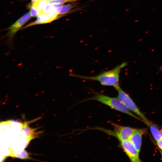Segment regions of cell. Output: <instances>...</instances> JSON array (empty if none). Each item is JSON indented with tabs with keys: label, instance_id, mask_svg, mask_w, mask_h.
<instances>
[{
	"label": "cell",
	"instance_id": "cell-1",
	"mask_svg": "<svg viewBox=\"0 0 162 162\" xmlns=\"http://www.w3.org/2000/svg\"><path fill=\"white\" fill-rule=\"evenodd\" d=\"M127 65L126 62H123L112 69L94 76H83L73 73L70 76L85 80L97 81L102 86H112L116 89L120 87L119 80L121 70Z\"/></svg>",
	"mask_w": 162,
	"mask_h": 162
},
{
	"label": "cell",
	"instance_id": "cell-2",
	"mask_svg": "<svg viewBox=\"0 0 162 162\" xmlns=\"http://www.w3.org/2000/svg\"><path fill=\"white\" fill-rule=\"evenodd\" d=\"M88 100H94L100 102L111 108L129 116L142 122V119L134 114L117 98L109 97L104 94L98 93Z\"/></svg>",
	"mask_w": 162,
	"mask_h": 162
},
{
	"label": "cell",
	"instance_id": "cell-3",
	"mask_svg": "<svg viewBox=\"0 0 162 162\" xmlns=\"http://www.w3.org/2000/svg\"><path fill=\"white\" fill-rule=\"evenodd\" d=\"M118 92V98L131 111L136 114L144 122L148 120L139 110L129 95L120 87L116 89Z\"/></svg>",
	"mask_w": 162,
	"mask_h": 162
},
{
	"label": "cell",
	"instance_id": "cell-4",
	"mask_svg": "<svg viewBox=\"0 0 162 162\" xmlns=\"http://www.w3.org/2000/svg\"><path fill=\"white\" fill-rule=\"evenodd\" d=\"M31 18V15L28 12L21 17L9 28L7 35V40L6 43L10 49H12V40L15 34Z\"/></svg>",
	"mask_w": 162,
	"mask_h": 162
},
{
	"label": "cell",
	"instance_id": "cell-5",
	"mask_svg": "<svg viewBox=\"0 0 162 162\" xmlns=\"http://www.w3.org/2000/svg\"><path fill=\"white\" fill-rule=\"evenodd\" d=\"M111 124L115 131L114 135L120 141L130 140L133 134L137 129L122 126L112 122Z\"/></svg>",
	"mask_w": 162,
	"mask_h": 162
},
{
	"label": "cell",
	"instance_id": "cell-6",
	"mask_svg": "<svg viewBox=\"0 0 162 162\" xmlns=\"http://www.w3.org/2000/svg\"><path fill=\"white\" fill-rule=\"evenodd\" d=\"M120 142L121 146L131 162L141 161L139 157V152L130 140Z\"/></svg>",
	"mask_w": 162,
	"mask_h": 162
},
{
	"label": "cell",
	"instance_id": "cell-7",
	"mask_svg": "<svg viewBox=\"0 0 162 162\" xmlns=\"http://www.w3.org/2000/svg\"><path fill=\"white\" fill-rule=\"evenodd\" d=\"M145 131L144 129H137L130 139L139 152H140L141 146L142 135Z\"/></svg>",
	"mask_w": 162,
	"mask_h": 162
},
{
	"label": "cell",
	"instance_id": "cell-8",
	"mask_svg": "<svg viewBox=\"0 0 162 162\" xmlns=\"http://www.w3.org/2000/svg\"><path fill=\"white\" fill-rule=\"evenodd\" d=\"M144 123L149 127L153 136L156 141L162 139V132L155 125L148 120Z\"/></svg>",
	"mask_w": 162,
	"mask_h": 162
},
{
	"label": "cell",
	"instance_id": "cell-9",
	"mask_svg": "<svg viewBox=\"0 0 162 162\" xmlns=\"http://www.w3.org/2000/svg\"><path fill=\"white\" fill-rule=\"evenodd\" d=\"M51 22L48 14L41 13L38 16L36 21L28 24L24 28L37 24L50 23Z\"/></svg>",
	"mask_w": 162,
	"mask_h": 162
},
{
	"label": "cell",
	"instance_id": "cell-10",
	"mask_svg": "<svg viewBox=\"0 0 162 162\" xmlns=\"http://www.w3.org/2000/svg\"><path fill=\"white\" fill-rule=\"evenodd\" d=\"M76 2H70L65 5L63 6L62 10L58 15L63 14L68 12L73 8L78 6V3Z\"/></svg>",
	"mask_w": 162,
	"mask_h": 162
},
{
	"label": "cell",
	"instance_id": "cell-11",
	"mask_svg": "<svg viewBox=\"0 0 162 162\" xmlns=\"http://www.w3.org/2000/svg\"><path fill=\"white\" fill-rule=\"evenodd\" d=\"M48 3L46 0H37L34 3L32 4L33 6L39 11L40 13L41 12L45 4Z\"/></svg>",
	"mask_w": 162,
	"mask_h": 162
},
{
	"label": "cell",
	"instance_id": "cell-12",
	"mask_svg": "<svg viewBox=\"0 0 162 162\" xmlns=\"http://www.w3.org/2000/svg\"><path fill=\"white\" fill-rule=\"evenodd\" d=\"M46 1L48 3L53 5L63 4L66 3L76 2L77 0H46Z\"/></svg>",
	"mask_w": 162,
	"mask_h": 162
},
{
	"label": "cell",
	"instance_id": "cell-13",
	"mask_svg": "<svg viewBox=\"0 0 162 162\" xmlns=\"http://www.w3.org/2000/svg\"><path fill=\"white\" fill-rule=\"evenodd\" d=\"M52 9L53 5L48 3H47L44 6L41 12L40 13L48 14L51 12L52 10Z\"/></svg>",
	"mask_w": 162,
	"mask_h": 162
},
{
	"label": "cell",
	"instance_id": "cell-14",
	"mask_svg": "<svg viewBox=\"0 0 162 162\" xmlns=\"http://www.w3.org/2000/svg\"><path fill=\"white\" fill-rule=\"evenodd\" d=\"M30 14L32 17H36L38 16L40 14L39 11L36 9L32 5L30 8Z\"/></svg>",
	"mask_w": 162,
	"mask_h": 162
},
{
	"label": "cell",
	"instance_id": "cell-15",
	"mask_svg": "<svg viewBox=\"0 0 162 162\" xmlns=\"http://www.w3.org/2000/svg\"><path fill=\"white\" fill-rule=\"evenodd\" d=\"M63 6V4H55L53 5V11L58 15L59 13L62 10Z\"/></svg>",
	"mask_w": 162,
	"mask_h": 162
},
{
	"label": "cell",
	"instance_id": "cell-16",
	"mask_svg": "<svg viewBox=\"0 0 162 162\" xmlns=\"http://www.w3.org/2000/svg\"><path fill=\"white\" fill-rule=\"evenodd\" d=\"M157 143L159 148L162 151V139L157 141Z\"/></svg>",
	"mask_w": 162,
	"mask_h": 162
},
{
	"label": "cell",
	"instance_id": "cell-17",
	"mask_svg": "<svg viewBox=\"0 0 162 162\" xmlns=\"http://www.w3.org/2000/svg\"><path fill=\"white\" fill-rule=\"evenodd\" d=\"M37 0H31L32 2V3H34Z\"/></svg>",
	"mask_w": 162,
	"mask_h": 162
},
{
	"label": "cell",
	"instance_id": "cell-18",
	"mask_svg": "<svg viewBox=\"0 0 162 162\" xmlns=\"http://www.w3.org/2000/svg\"><path fill=\"white\" fill-rule=\"evenodd\" d=\"M160 154H161V155L162 156V150H160Z\"/></svg>",
	"mask_w": 162,
	"mask_h": 162
}]
</instances>
